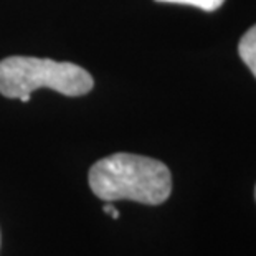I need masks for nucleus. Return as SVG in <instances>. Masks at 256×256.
Masks as SVG:
<instances>
[{
  "mask_svg": "<svg viewBox=\"0 0 256 256\" xmlns=\"http://www.w3.org/2000/svg\"><path fill=\"white\" fill-rule=\"evenodd\" d=\"M88 180L92 194L104 202L130 200L160 205L172 192V176L164 162L126 152L94 162Z\"/></svg>",
  "mask_w": 256,
  "mask_h": 256,
  "instance_id": "obj_1",
  "label": "nucleus"
},
{
  "mask_svg": "<svg viewBox=\"0 0 256 256\" xmlns=\"http://www.w3.org/2000/svg\"><path fill=\"white\" fill-rule=\"evenodd\" d=\"M92 86V76L74 63L35 56H8L0 62V92L10 100L28 102L32 92L40 88L83 96Z\"/></svg>",
  "mask_w": 256,
  "mask_h": 256,
  "instance_id": "obj_2",
  "label": "nucleus"
},
{
  "mask_svg": "<svg viewBox=\"0 0 256 256\" xmlns=\"http://www.w3.org/2000/svg\"><path fill=\"white\" fill-rule=\"evenodd\" d=\"M238 55L256 78V25H253L238 43Z\"/></svg>",
  "mask_w": 256,
  "mask_h": 256,
  "instance_id": "obj_3",
  "label": "nucleus"
},
{
  "mask_svg": "<svg viewBox=\"0 0 256 256\" xmlns=\"http://www.w3.org/2000/svg\"><path fill=\"white\" fill-rule=\"evenodd\" d=\"M156 2H167V4H180V5H192L205 12H214L220 8L225 0H156Z\"/></svg>",
  "mask_w": 256,
  "mask_h": 256,
  "instance_id": "obj_4",
  "label": "nucleus"
},
{
  "mask_svg": "<svg viewBox=\"0 0 256 256\" xmlns=\"http://www.w3.org/2000/svg\"><path fill=\"white\" fill-rule=\"evenodd\" d=\"M102 212H104L106 215H110L111 218H114V220H118L119 216H121V215H119V212H118L116 208H114L112 202H106V205L102 206Z\"/></svg>",
  "mask_w": 256,
  "mask_h": 256,
  "instance_id": "obj_5",
  "label": "nucleus"
},
{
  "mask_svg": "<svg viewBox=\"0 0 256 256\" xmlns=\"http://www.w3.org/2000/svg\"><path fill=\"white\" fill-rule=\"evenodd\" d=\"M254 195H256V190H254Z\"/></svg>",
  "mask_w": 256,
  "mask_h": 256,
  "instance_id": "obj_6",
  "label": "nucleus"
}]
</instances>
